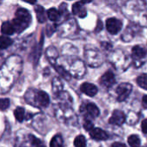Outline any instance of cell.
Returning <instances> with one entry per match:
<instances>
[{
	"instance_id": "cell-20",
	"label": "cell",
	"mask_w": 147,
	"mask_h": 147,
	"mask_svg": "<svg viewBox=\"0 0 147 147\" xmlns=\"http://www.w3.org/2000/svg\"><path fill=\"white\" fill-rule=\"evenodd\" d=\"M75 147H86V140L84 135H78L74 140Z\"/></svg>"
},
{
	"instance_id": "cell-3",
	"label": "cell",
	"mask_w": 147,
	"mask_h": 147,
	"mask_svg": "<svg viewBox=\"0 0 147 147\" xmlns=\"http://www.w3.org/2000/svg\"><path fill=\"white\" fill-rule=\"evenodd\" d=\"M106 28L111 34H116L121 30L122 22L116 18H109L106 21Z\"/></svg>"
},
{
	"instance_id": "cell-29",
	"label": "cell",
	"mask_w": 147,
	"mask_h": 147,
	"mask_svg": "<svg viewBox=\"0 0 147 147\" xmlns=\"http://www.w3.org/2000/svg\"><path fill=\"white\" fill-rule=\"evenodd\" d=\"M111 147H127L124 144H122V143H119V142H115V143H114Z\"/></svg>"
},
{
	"instance_id": "cell-10",
	"label": "cell",
	"mask_w": 147,
	"mask_h": 147,
	"mask_svg": "<svg viewBox=\"0 0 147 147\" xmlns=\"http://www.w3.org/2000/svg\"><path fill=\"white\" fill-rule=\"evenodd\" d=\"M132 55L135 59H141L146 57V52L141 46H135L132 49Z\"/></svg>"
},
{
	"instance_id": "cell-14",
	"label": "cell",
	"mask_w": 147,
	"mask_h": 147,
	"mask_svg": "<svg viewBox=\"0 0 147 147\" xmlns=\"http://www.w3.org/2000/svg\"><path fill=\"white\" fill-rule=\"evenodd\" d=\"M47 17L49 18L50 21L52 22H56L59 19L60 17V13L55 9V8H51L47 10Z\"/></svg>"
},
{
	"instance_id": "cell-2",
	"label": "cell",
	"mask_w": 147,
	"mask_h": 147,
	"mask_svg": "<svg viewBox=\"0 0 147 147\" xmlns=\"http://www.w3.org/2000/svg\"><path fill=\"white\" fill-rule=\"evenodd\" d=\"M132 89L133 86L132 84H128V83H123L121 84L116 90V93H117V100L119 102H123L125 101L128 96L130 95V93L132 92Z\"/></svg>"
},
{
	"instance_id": "cell-16",
	"label": "cell",
	"mask_w": 147,
	"mask_h": 147,
	"mask_svg": "<svg viewBox=\"0 0 147 147\" xmlns=\"http://www.w3.org/2000/svg\"><path fill=\"white\" fill-rule=\"evenodd\" d=\"M50 147H64L62 137L59 134L55 135L50 142Z\"/></svg>"
},
{
	"instance_id": "cell-6",
	"label": "cell",
	"mask_w": 147,
	"mask_h": 147,
	"mask_svg": "<svg viewBox=\"0 0 147 147\" xmlns=\"http://www.w3.org/2000/svg\"><path fill=\"white\" fill-rule=\"evenodd\" d=\"M34 102L40 107H47L50 102L48 95L44 91H37L34 96Z\"/></svg>"
},
{
	"instance_id": "cell-15",
	"label": "cell",
	"mask_w": 147,
	"mask_h": 147,
	"mask_svg": "<svg viewBox=\"0 0 147 147\" xmlns=\"http://www.w3.org/2000/svg\"><path fill=\"white\" fill-rule=\"evenodd\" d=\"M14 115H15L17 121L22 122L24 118H25V110H24V109L21 108V107L16 108V110L14 111Z\"/></svg>"
},
{
	"instance_id": "cell-28",
	"label": "cell",
	"mask_w": 147,
	"mask_h": 147,
	"mask_svg": "<svg viewBox=\"0 0 147 147\" xmlns=\"http://www.w3.org/2000/svg\"><path fill=\"white\" fill-rule=\"evenodd\" d=\"M102 27L103 26H102V23L101 22V21H98V25L96 28V32H100L102 29Z\"/></svg>"
},
{
	"instance_id": "cell-9",
	"label": "cell",
	"mask_w": 147,
	"mask_h": 147,
	"mask_svg": "<svg viewBox=\"0 0 147 147\" xmlns=\"http://www.w3.org/2000/svg\"><path fill=\"white\" fill-rule=\"evenodd\" d=\"M90 135L95 140H106L109 138L108 134L105 131H103L102 129L98 128V127L94 128L92 131H90Z\"/></svg>"
},
{
	"instance_id": "cell-12",
	"label": "cell",
	"mask_w": 147,
	"mask_h": 147,
	"mask_svg": "<svg viewBox=\"0 0 147 147\" xmlns=\"http://www.w3.org/2000/svg\"><path fill=\"white\" fill-rule=\"evenodd\" d=\"M34 11L36 13V17L38 19V22H45L46 20H47V16L45 14V9L42 6H40V5H37L35 6L34 8Z\"/></svg>"
},
{
	"instance_id": "cell-18",
	"label": "cell",
	"mask_w": 147,
	"mask_h": 147,
	"mask_svg": "<svg viewBox=\"0 0 147 147\" xmlns=\"http://www.w3.org/2000/svg\"><path fill=\"white\" fill-rule=\"evenodd\" d=\"M136 81H137V84H138L140 88H142V89L147 90V75H146V74H142V75L139 76V77L137 78Z\"/></svg>"
},
{
	"instance_id": "cell-19",
	"label": "cell",
	"mask_w": 147,
	"mask_h": 147,
	"mask_svg": "<svg viewBox=\"0 0 147 147\" xmlns=\"http://www.w3.org/2000/svg\"><path fill=\"white\" fill-rule=\"evenodd\" d=\"M0 40H1V43H0L1 49H6L7 47H9V46H11L12 43H13V41H12L11 39H9V37L4 36V35H2L1 36Z\"/></svg>"
},
{
	"instance_id": "cell-17",
	"label": "cell",
	"mask_w": 147,
	"mask_h": 147,
	"mask_svg": "<svg viewBox=\"0 0 147 147\" xmlns=\"http://www.w3.org/2000/svg\"><path fill=\"white\" fill-rule=\"evenodd\" d=\"M128 144L131 147H140V139L138 135H131L128 137Z\"/></svg>"
},
{
	"instance_id": "cell-11",
	"label": "cell",
	"mask_w": 147,
	"mask_h": 147,
	"mask_svg": "<svg viewBox=\"0 0 147 147\" xmlns=\"http://www.w3.org/2000/svg\"><path fill=\"white\" fill-rule=\"evenodd\" d=\"M86 111H87L88 115L92 118H96L100 115L99 109L97 108L96 105H95L92 102H90L86 105Z\"/></svg>"
},
{
	"instance_id": "cell-1",
	"label": "cell",
	"mask_w": 147,
	"mask_h": 147,
	"mask_svg": "<svg viewBox=\"0 0 147 147\" xmlns=\"http://www.w3.org/2000/svg\"><path fill=\"white\" fill-rule=\"evenodd\" d=\"M31 22V15L28 10L20 8L16 12V17L12 22V25L16 33H21L26 29Z\"/></svg>"
},
{
	"instance_id": "cell-30",
	"label": "cell",
	"mask_w": 147,
	"mask_h": 147,
	"mask_svg": "<svg viewBox=\"0 0 147 147\" xmlns=\"http://www.w3.org/2000/svg\"><path fill=\"white\" fill-rule=\"evenodd\" d=\"M36 147H46V146H43V145L41 144V145H39L38 146H36Z\"/></svg>"
},
{
	"instance_id": "cell-5",
	"label": "cell",
	"mask_w": 147,
	"mask_h": 147,
	"mask_svg": "<svg viewBox=\"0 0 147 147\" xmlns=\"http://www.w3.org/2000/svg\"><path fill=\"white\" fill-rule=\"evenodd\" d=\"M100 84L105 88H111L115 84V78L114 73L110 71L105 72L100 78Z\"/></svg>"
},
{
	"instance_id": "cell-21",
	"label": "cell",
	"mask_w": 147,
	"mask_h": 147,
	"mask_svg": "<svg viewBox=\"0 0 147 147\" xmlns=\"http://www.w3.org/2000/svg\"><path fill=\"white\" fill-rule=\"evenodd\" d=\"M55 68H56V71H58V73H59L61 77H63L65 80H70V79H71V75H70V73H69L68 71H66L63 66H61V65H56Z\"/></svg>"
},
{
	"instance_id": "cell-4",
	"label": "cell",
	"mask_w": 147,
	"mask_h": 147,
	"mask_svg": "<svg viewBox=\"0 0 147 147\" xmlns=\"http://www.w3.org/2000/svg\"><path fill=\"white\" fill-rule=\"evenodd\" d=\"M126 121V116L125 114L121 110H115L112 114V116L109 120V123L111 125H116V126H121Z\"/></svg>"
},
{
	"instance_id": "cell-25",
	"label": "cell",
	"mask_w": 147,
	"mask_h": 147,
	"mask_svg": "<svg viewBox=\"0 0 147 147\" xmlns=\"http://www.w3.org/2000/svg\"><path fill=\"white\" fill-rule=\"evenodd\" d=\"M30 137V141H31V144L33 145V146H38L39 145H41L42 143H41V141L39 140V139H37L36 137H34V136H33V135H30L29 136Z\"/></svg>"
},
{
	"instance_id": "cell-7",
	"label": "cell",
	"mask_w": 147,
	"mask_h": 147,
	"mask_svg": "<svg viewBox=\"0 0 147 147\" xmlns=\"http://www.w3.org/2000/svg\"><path fill=\"white\" fill-rule=\"evenodd\" d=\"M80 90L84 94H85L90 97L95 96L98 92V90L96 85H94L93 84H90V83H87V82L84 83L80 86Z\"/></svg>"
},
{
	"instance_id": "cell-27",
	"label": "cell",
	"mask_w": 147,
	"mask_h": 147,
	"mask_svg": "<svg viewBox=\"0 0 147 147\" xmlns=\"http://www.w3.org/2000/svg\"><path fill=\"white\" fill-rule=\"evenodd\" d=\"M142 104H143V107L147 109V95H145V96H143V99H142Z\"/></svg>"
},
{
	"instance_id": "cell-22",
	"label": "cell",
	"mask_w": 147,
	"mask_h": 147,
	"mask_svg": "<svg viewBox=\"0 0 147 147\" xmlns=\"http://www.w3.org/2000/svg\"><path fill=\"white\" fill-rule=\"evenodd\" d=\"M9 107V99H8V98H3V99H1V102H0L1 110L4 111Z\"/></svg>"
},
{
	"instance_id": "cell-24",
	"label": "cell",
	"mask_w": 147,
	"mask_h": 147,
	"mask_svg": "<svg viewBox=\"0 0 147 147\" xmlns=\"http://www.w3.org/2000/svg\"><path fill=\"white\" fill-rule=\"evenodd\" d=\"M58 85H62L61 84V83H60V81L59 80V78H53V91L55 92V91H59L60 90L58 88Z\"/></svg>"
},
{
	"instance_id": "cell-26",
	"label": "cell",
	"mask_w": 147,
	"mask_h": 147,
	"mask_svg": "<svg viewBox=\"0 0 147 147\" xmlns=\"http://www.w3.org/2000/svg\"><path fill=\"white\" fill-rule=\"evenodd\" d=\"M141 128L144 134H147V119L144 120L141 124Z\"/></svg>"
},
{
	"instance_id": "cell-23",
	"label": "cell",
	"mask_w": 147,
	"mask_h": 147,
	"mask_svg": "<svg viewBox=\"0 0 147 147\" xmlns=\"http://www.w3.org/2000/svg\"><path fill=\"white\" fill-rule=\"evenodd\" d=\"M84 129L86 131L90 132V131H92L94 129V125L90 120H85L84 123Z\"/></svg>"
},
{
	"instance_id": "cell-8",
	"label": "cell",
	"mask_w": 147,
	"mask_h": 147,
	"mask_svg": "<svg viewBox=\"0 0 147 147\" xmlns=\"http://www.w3.org/2000/svg\"><path fill=\"white\" fill-rule=\"evenodd\" d=\"M83 2H77L72 5V12L74 15L78 16L80 18L85 17L87 15V9L84 5Z\"/></svg>"
},
{
	"instance_id": "cell-13",
	"label": "cell",
	"mask_w": 147,
	"mask_h": 147,
	"mask_svg": "<svg viewBox=\"0 0 147 147\" xmlns=\"http://www.w3.org/2000/svg\"><path fill=\"white\" fill-rule=\"evenodd\" d=\"M1 31L3 34H6V35H11L14 34L15 28L12 25V23L9 22H4L2 24V28H1Z\"/></svg>"
}]
</instances>
